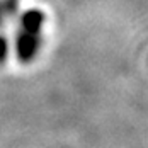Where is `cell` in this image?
Segmentation results:
<instances>
[{
  "mask_svg": "<svg viewBox=\"0 0 148 148\" xmlns=\"http://www.w3.org/2000/svg\"><path fill=\"white\" fill-rule=\"evenodd\" d=\"M41 46V36H34L26 31H19L15 38V55L19 61L29 63L36 58L38 51Z\"/></svg>",
  "mask_w": 148,
  "mask_h": 148,
  "instance_id": "cell-1",
  "label": "cell"
},
{
  "mask_svg": "<svg viewBox=\"0 0 148 148\" xmlns=\"http://www.w3.org/2000/svg\"><path fill=\"white\" fill-rule=\"evenodd\" d=\"M45 14L39 9H27L21 15V31H26L34 36H41V29L45 24Z\"/></svg>",
  "mask_w": 148,
  "mask_h": 148,
  "instance_id": "cell-2",
  "label": "cell"
},
{
  "mask_svg": "<svg viewBox=\"0 0 148 148\" xmlns=\"http://www.w3.org/2000/svg\"><path fill=\"white\" fill-rule=\"evenodd\" d=\"M3 7V12L7 15V19H14L19 14V0H2L0 2Z\"/></svg>",
  "mask_w": 148,
  "mask_h": 148,
  "instance_id": "cell-3",
  "label": "cell"
},
{
  "mask_svg": "<svg viewBox=\"0 0 148 148\" xmlns=\"http://www.w3.org/2000/svg\"><path fill=\"white\" fill-rule=\"evenodd\" d=\"M9 58V39L5 34H0V65H3Z\"/></svg>",
  "mask_w": 148,
  "mask_h": 148,
  "instance_id": "cell-4",
  "label": "cell"
},
{
  "mask_svg": "<svg viewBox=\"0 0 148 148\" xmlns=\"http://www.w3.org/2000/svg\"><path fill=\"white\" fill-rule=\"evenodd\" d=\"M5 21H7V15L3 12V7H2V3H0V29L5 26Z\"/></svg>",
  "mask_w": 148,
  "mask_h": 148,
  "instance_id": "cell-5",
  "label": "cell"
}]
</instances>
